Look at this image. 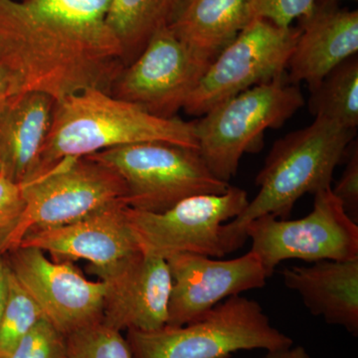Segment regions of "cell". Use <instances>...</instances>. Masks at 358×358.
I'll use <instances>...</instances> for the list:
<instances>
[{"label": "cell", "instance_id": "cell-1", "mask_svg": "<svg viewBox=\"0 0 358 358\" xmlns=\"http://www.w3.org/2000/svg\"><path fill=\"white\" fill-rule=\"evenodd\" d=\"M110 0H0V65L16 94L56 103L85 90L110 93L126 67L107 22Z\"/></svg>", "mask_w": 358, "mask_h": 358}, {"label": "cell", "instance_id": "cell-2", "mask_svg": "<svg viewBox=\"0 0 358 358\" xmlns=\"http://www.w3.org/2000/svg\"><path fill=\"white\" fill-rule=\"evenodd\" d=\"M355 136L357 129L315 117L310 126L275 141L257 176L256 196L221 228L224 254L243 246L248 239L245 228L254 219L264 215L288 219L303 195L331 188L334 169L346 157Z\"/></svg>", "mask_w": 358, "mask_h": 358}, {"label": "cell", "instance_id": "cell-3", "mask_svg": "<svg viewBox=\"0 0 358 358\" xmlns=\"http://www.w3.org/2000/svg\"><path fill=\"white\" fill-rule=\"evenodd\" d=\"M143 143H171L199 150L195 122L157 117L103 90H85L55 103L34 176L66 157H88Z\"/></svg>", "mask_w": 358, "mask_h": 358}, {"label": "cell", "instance_id": "cell-4", "mask_svg": "<svg viewBox=\"0 0 358 358\" xmlns=\"http://www.w3.org/2000/svg\"><path fill=\"white\" fill-rule=\"evenodd\" d=\"M133 358H230L242 350H282L294 341L271 324L258 301L238 294L181 327L129 329Z\"/></svg>", "mask_w": 358, "mask_h": 358}, {"label": "cell", "instance_id": "cell-5", "mask_svg": "<svg viewBox=\"0 0 358 358\" xmlns=\"http://www.w3.org/2000/svg\"><path fill=\"white\" fill-rule=\"evenodd\" d=\"M305 103L287 73L245 90L195 122L199 154L216 178L229 182L243 155L260 148L265 131L280 128Z\"/></svg>", "mask_w": 358, "mask_h": 358}, {"label": "cell", "instance_id": "cell-6", "mask_svg": "<svg viewBox=\"0 0 358 358\" xmlns=\"http://www.w3.org/2000/svg\"><path fill=\"white\" fill-rule=\"evenodd\" d=\"M24 210L6 252L30 233L76 222L117 205H127L126 186L109 167L90 157H66L26 181Z\"/></svg>", "mask_w": 358, "mask_h": 358}, {"label": "cell", "instance_id": "cell-7", "mask_svg": "<svg viewBox=\"0 0 358 358\" xmlns=\"http://www.w3.org/2000/svg\"><path fill=\"white\" fill-rule=\"evenodd\" d=\"M114 171L126 186L127 205L159 213L188 197L230 187L211 173L199 150L166 143L122 145L88 155Z\"/></svg>", "mask_w": 358, "mask_h": 358}, {"label": "cell", "instance_id": "cell-8", "mask_svg": "<svg viewBox=\"0 0 358 358\" xmlns=\"http://www.w3.org/2000/svg\"><path fill=\"white\" fill-rule=\"evenodd\" d=\"M313 210L296 220L264 215L252 220L245 234L268 275L282 261L315 263L358 258V224L346 215L331 187L313 194Z\"/></svg>", "mask_w": 358, "mask_h": 358}, {"label": "cell", "instance_id": "cell-9", "mask_svg": "<svg viewBox=\"0 0 358 358\" xmlns=\"http://www.w3.org/2000/svg\"><path fill=\"white\" fill-rule=\"evenodd\" d=\"M300 30L253 18L205 71L188 98L186 114L201 117L218 103L286 74Z\"/></svg>", "mask_w": 358, "mask_h": 358}, {"label": "cell", "instance_id": "cell-10", "mask_svg": "<svg viewBox=\"0 0 358 358\" xmlns=\"http://www.w3.org/2000/svg\"><path fill=\"white\" fill-rule=\"evenodd\" d=\"M249 203L244 189L231 186L218 194L188 197L159 213L126 207V216L141 251L166 259L176 254L225 256L221 228Z\"/></svg>", "mask_w": 358, "mask_h": 358}, {"label": "cell", "instance_id": "cell-11", "mask_svg": "<svg viewBox=\"0 0 358 358\" xmlns=\"http://www.w3.org/2000/svg\"><path fill=\"white\" fill-rule=\"evenodd\" d=\"M210 64L164 28L124 67L110 94L150 114L171 119L183 110Z\"/></svg>", "mask_w": 358, "mask_h": 358}, {"label": "cell", "instance_id": "cell-12", "mask_svg": "<svg viewBox=\"0 0 358 358\" xmlns=\"http://www.w3.org/2000/svg\"><path fill=\"white\" fill-rule=\"evenodd\" d=\"M4 260L45 319L65 336L102 322L103 281H89L73 264L53 262L34 247L17 246Z\"/></svg>", "mask_w": 358, "mask_h": 358}, {"label": "cell", "instance_id": "cell-13", "mask_svg": "<svg viewBox=\"0 0 358 358\" xmlns=\"http://www.w3.org/2000/svg\"><path fill=\"white\" fill-rule=\"evenodd\" d=\"M166 260L173 279L166 326L189 324L230 296L263 288L268 279L260 259L251 251L230 260L192 253Z\"/></svg>", "mask_w": 358, "mask_h": 358}, {"label": "cell", "instance_id": "cell-14", "mask_svg": "<svg viewBox=\"0 0 358 358\" xmlns=\"http://www.w3.org/2000/svg\"><path fill=\"white\" fill-rule=\"evenodd\" d=\"M95 275L106 285L105 326L119 331H150L166 326L173 279L166 259L141 252Z\"/></svg>", "mask_w": 358, "mask_h": 358}, {"label": "cell", "instance_id": "cell-15", "mask_svg": "<svg viewBox=\"0 0 358 358\" xmlns=\"http://www.w3.org/2000/svg\"><path fill=\"white\" fill-rule=\"evenodd\" d=\"M127 206L117 205L68 225L30 233L18 246L34 247L65 260L84 259L95 275L143 252L129 227Z\"/></svg>", "mask_w": 358, "mask_h": 358}, {"label": "cell", "instance_id": "cell-16", "mask_svg": "<svg viewBox=\"0 0 358 358\" xmlns=\"http://www.w3.org/2000/svg\"><path fill=\"white\" fill-rule=\"evenodd\" d=\"M298 25L300 34L289 58L287 79L312 89L334 68L358 52V11L338 3H317Z\"/></svg>", "mask_w": 358, "mask_h": 358}, {"label": "cell", "instance_id": "cell-17", "mask_svg": "<svg viewBox=\"0 0 358 358\" xmlns=\"http://www.w3.org/2000/svg\"><path fill=\"white\" fill-rule=\"evenodd\" d=\"M55 103L45 94L24 92L0 105V176L17 185L35 176Z\"/></svg>", "mask_w": 358, "mask_h": 358}, {"label": "cell", "instance_id": "cell-18", "mask_svg": "<svg viewBox=\"0 0 358 358\" xmlns=\"http://www.w3.org/2000/svg\"><path fill=\"white\" fill-rule=\"evenodd\" d=\"M281 275L285 286L300 294L312 315L358 336V258L292 266Z\"/></svg>", "mask_w": 358, "mask_h": 358}, {"label": "cell", "instance_id": "cell-19", "mask_svg": "<svg viewBox=\"0 0 358 358\" xmlns=\"http://www.w3.org/2000/svg\"><path fill=\"white\" fill-rule=\"evenodd\" d=\"M251 0H185L169 29L212 62L252 20Z\"/></svg>", "mask_w": 358, "mask_h": 358}, {"label": "cell", "instance_id": "cell-20", "mask_svg": "<svg viewBox=\"0 0 358 358\" xmlns=\"http://www.w3.org/2000/svg\"><path fill=\"white\" fill-rule=\"evenodd\" d=\"M185 0H110L107 22L124 51L126 66L148 41L169 27Z\"/></svg>", "mask_w": 358, "mask_h": 358}, {"label": "cell", "instance_id": "cell-21", "mask_svg": "<svg viewBox=\"0 0 358 358\" xmlns=\"http://www.w3.org/2000/svg\"><path fill=\"white\" fill-rule=\"evenodd\" d=\"M308 110L350 129L358 126V56L334 68L317 86L310 89Z\"/></svg>", "mask_w": 358, "mask_h": 358}, {"label": "cell", "instance_id": "cell-22", "mask_svg": "<svg viewBox=\"0 0 358 358\" xmlns=\"http://www.w3.org/2000/svg\"><path fill=\"white\" fill-rule=\"evenodd\" d=\"M42 317L43 313L37 303L8 268V296L0 322V358H6L13 352L21 338Z\"/></svg>", "mask_w": 358, "mask_h": 358}, {"label": "cell", "instance_id": "cell-23", "mask_svg": "<svg viewBox=\"0 0 358 358\" xmlns=\"http://www.w3.org/2000/svg\"><path fill=\"white\" fill-rule=\"evenodd\" d=\"M67 358H133L121 331L102 322L66 336Z\"/></svg>", "mask_w": 358, "mask_h": 358}, {"label": "cell", "instance_id": "cell-24", "mask_svg": "<svg viewBox=\"0 0 358 358\" xmlns=\"http://www.w3.org/2000/svg\"><path fill=\"white\" fill-rule=\"evenodd\" d=\"M66 336L42 317L6 358H67Z\"/></svg>", "mask_w": 358, "mask_h": 358}, {"label": "cell", "instance_id": "cell-25", "mask_svg": "<svg viewBox=\"0 0 358 358\" xmlns=\"http://www.w3.org/2000/svg\"><path fill=\"white\" fill-rule=\"evenodd\" d=\"M315 0H251L250 13L253 18L267 20L280 27H289L294 20L308 15Z\"/></svg>", "mask_w": 358, "mask_h": 358}, {"label": "cell", "instance_id": "cell-26", "mask_svg": "<svg viewBox=\"0 0 358 358\" xmlns=\"http://www.w3.org/2000/svg\"><path fill=\"white\" fill-rule=\"evenodd\" d=\"M24 210L22 186L0 176V244L6 247Z\"/></svg>", "mask_w": 358, "mask_h": 358}, {"label": "cell", "instance_id": "cell-27", "mask_svg": "<svg viewBox=\"0 0 358 358\" xmlns=\"http://www.w3.org/2000/svg\"><path fill=\"white\" fill-rule=\"evenodd\" d=\"M345 171L341 178L331 188L334 196L341 201L346 215L358 224V148L357 141H353Z\"/></svg>", "mask_w": 358, "mask_h": 358}, {"label": "cell", "instance_id": "cell-28", "mask_svg": "<svg viewBox=\"0 0 358 358\" xmlns=\"http://www.w3.org/2000/svg\"><path fill=\"white\" fill-rule=\"evenodd\" d=\"M265 358H312L303 346H291L282 350L267 352Z\"/></svg>", "mask_w": 358, "mask_h": 358}, {"label": "cell", "instance_id": "cell-29", "mask_svg": "<svg viewBox=\"0 0 358 358\" xmlns=\"http://www.w3.org/2000/svg\"><path fill=\"white\" fill-rule=\"evenodd\" d=\"M13 95H16V92L13 79L7 71L0 65V105Z\"/></svg>", "mask_w": 358, "mask_h": 358}, {"label": "cell", "instance_id": "cell-30", "mask_svg": "<svg viewBox=\"0 0 358 358\" xmlns=\"http://www.w3.org/2000/svg\"><path fill=\"white\" fill-rule=\"evenodd\" d=\"M7 296H8V268L4 260L3 268L0 272V322L6 308Z\"/></svg>", "mask_w": 358, "mask_h": 358}, {"label": "cell", "instance_id": "cell-31", "mask_svg": "<svg viewBox=\"0 0 358 358\" xmlns=\"http://www.w3.org/2000/svg\"><path fill=\"white\" fill-rule=\"evenodd\" d=\"M4 254L6 253L3 251V246L0 244V272H1L2 268L4 266Z\"/></svg>", "mask_w": 358, "mask_h": 358}, {"label": "cell", "instance_id": "cell-32", "mask_svg": "<svg viewBox=\"0 0 358 358\" xmlns=\"http://www.w3.org/2000/svg\"><path fill=\"white\" fill-rule=\"evenodd\" d=\"M341 0H315L317 3H338Z\"/></svg>", "mask_w": 358, "mask_h": 358}]
</instances>
